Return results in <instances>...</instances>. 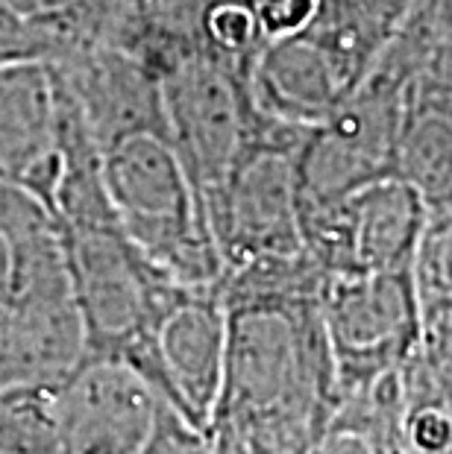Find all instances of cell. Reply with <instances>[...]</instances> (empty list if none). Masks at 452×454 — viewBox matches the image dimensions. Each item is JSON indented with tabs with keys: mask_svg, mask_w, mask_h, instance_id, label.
Instances as JSON below:
<instances>
[{
	"mask_svg": "<svg viewBox=\"0 0 452 454\" xmlns=\"http://www.w3.org/2000/svg\"><path fill=\"white\" fill-rule=\"evenodd\" d=\"M226 349V308L215 287L179 285L132 366L179 417L209 431Z\"/></svg>",
	"mask_w": 452,
	"mask_h": 454,
	"instance_id": "8",
	"label": "cell"
},
{
	"mask_svg": "<svg viewBox=\"0 0 452 454\" xmlns=\"http://www.w3.org/2000/svg\"><path fill=\"white\" fill-rule=\"evenodd\" d=\"M53 390L0 384V454H68Z\"/></svg>",
	"mask_w": 452,
	"mask_h": 454,
	"instance_id": "15",
	"label": "cell"
},
{
	"mask_svg": "<svg viewBox=\"0 0 452 454\" xmlns=\"http://www.w3.org/2000/svg\"><path fill=\"white\" fill-rule=\"evenodd\" d=\"M429 208L400 176L364 182L341 200L297 211L300 240L321 273L411 270Z\"/></svg>",
	"mask_w": 452,
	"mask_h": 454,
	"instance_id": "7",
	"label": "cell"
},
{
	"mask_svg": "<svg viewBox=\"0 0 452 454\" xmlns=\"http://www.w3.org/2000/svg\"><path fill=\"white\" fill-rule=\"evenodd\" d=\"M85 138L100 153L132 132H165L159 74L115 42L47 65Z\"/></svg>",
	"mask_w": 452,
	"mask_h": 454,
	"instance_id": "10",
	"label": "cell"
},
{
	"mask_svg": "<svg viewBox=\"0 0 452 454\" xmlns=\"http://www.w3.org/2000/svg\"><path fill=\"white\" fill-rule=\"evenodd\" d=\"M123 0H0V65H56L109 42Z\"/></svg>",
	"mask_w": 452,
	"mask_h": 454,
	"instance_id": "13",
	"label": "cell"
},
{
	"mask_svg": "<svg viewBox=\"0 0 452 454\" xmlns=\"http://www.w3.org/2000/svg\"><path fill=\"white\" fill-rule=\"evenodd\" d=\"M141 454H215V440L206 428L179 417L168 402H159Z\"/></svg>",
	"mask_w": 452,
	"mask_h": 454,
	"instance_id": "16",
	"label": "cell"
},
{
	"mask_svg": "<svg viewBox=\"0 0 452 454\" xmlns=\"http://www.w3.org/2000/svg\"><path fill=\"white\" fill-rule=\"evenodd\" d=\"M317 311L341 395L397 372L420 337L411 270L326 273Z\"/></svg>",
	"mask_w": 452,
	"mask_h": 454,
	"instance_id": "5",
	"label": "cell"
},
{
	"mask_svg": "<svg viewBox=\"0 0 452 454\" xmlns=\"http://www.w3.org/2000/svg\"><path fill=\"white\" fill-rule=\"evenodd\" d=\"M62 170V109L51 67L0 65V179L47 208Z\"/></svg>",
	"mask_w": 452,
	"mask_h": 454,
	"instance_id": "12",
	"label": "cell"
},
{
	"mask_svg": "<svg viewBox=\"0 0 452 454\" xmlns=\"http://www.w3.org/2000/svg\"><path fill=\"white\" fill-rule=\"evenodd\" d=\"M112 215L168 278L215 287L220 258L211 240L203 197L165 132H132L98 159Z\"/></svg>",
	"mask_w": 452,
	"mask_h": 454,
	"instance_id": "3",
	"label": "cell"
},
{
	"mask_svg": "<svg viewBox=\"0 0 452 454\" xmlns=\"http://www.w3.org/2000/svg\"><path fill=\"white\" fill-rule=\"evenodd\" d=\"M159 89L165 135L200 197L258 141L297 129L258 109L250 89V71L211 59H186L165 67L159 71Z\"/></svg>",
	"mask_w": 452,
	"mask_h": 454,
	"instance_id": "4",
	"label": "cell"
},
{
	"mask_svg": "<svg viewBox=\"0 0 452 454\" xmlns=\"http://www.w3.org/2000/svg\"><path fill=\"white\" fill-rule=\"evenodd\" d=\"M400 370L382 375L368 390L344 393L312 454H385L400 422Z\"/></svg>",
	"mask_w": 452,
	"mask_h": 454,
	"instance_id": "14",
	"label": "cell"
},
{
	"mask_svg": "<svg viewBox=\"0 0 452 454\" xmlns=\"http://www.w3.org/2000/svg\"><path fill=\"white\" fill-rule=\"evenodd\" d=\"M224 375L209 431L242 454H312L341 402L317 299L226 302Z\"/></svg>",
	"mask_w": 452,
	"mask_h": 454,
	"instance_id": "1",
	"label": "cell"
},
{
	"mask_svg": "<svg viewBox=\"0 0 452 454\" xmlns=\"http://www.w3.org/2000/svg\"><path fill=\"white\" fill-rule=\"evenodd\" d=\"M109 42L156 74L186 59L253 71L265 33L256 0H123Z\"/></svg>",
	"mask_w": 452,
	"mask_h": 454,
	"instance_id": "9",
	"label": "cell"
},
{
	"mask_svg": "<svg viewBox=\"0 0 452 454\" xmlns=\"http://www.w3.org/2000/svg\"><path fill=\"white\" fill-rule=\"evenodd\" d=\"M83 357L59 226L33 194L0 179V384L53 390Z\"/></svg>",
	"mask_w": 452,
	"mask_h": 454,
	"instance_id": "2",
	"label": "cell"
},
{
	"mask_svg": "<svg viewBox=\"0 0 452 454\" xmlns=\"http://www.w3.org/2000/svg\"><path fill=\"white\" fill-rule=\"evenodd\" d=\"M211 434V431H209ZM211 440H215V454H242L235 440L224 437V434H211Z\"/></svg>",
	"mask_w": 452,
	"mask_h": 454,
	"instance_id": "17",
	"label": "cell"
},
{
	"mask_svg": "<svg viewBox=\"0 0 452 454\" xmlns=\"http://www.w3.org/2000/svg\"><path fill=\"white\" fill-rule=\"evenodd\" d=\"M68 454H141L159 393L118 361L85 357L53 390Z\"/></svg>",
	"mask_w": 452,
	"mask_h": 454,
	"instance_id": "11",
	"label": "cell"
},
{
	"mask_svg": "<svg viewBox=\"0 0 452 454\" xmlns=\"http://www.w3.org/2000/svg\"><path fill=\"white\" fill-rule=\"evenodd\" d=\"M305 129H288L247 150L218 185L203 191L220 276L258 258L303 253L297 226V150Z\"/></svg>",
	"mask_w": 452,
	"mask_h": 454,
	"instance_id": "6",
	"label": "cell"
}]
</instances>
